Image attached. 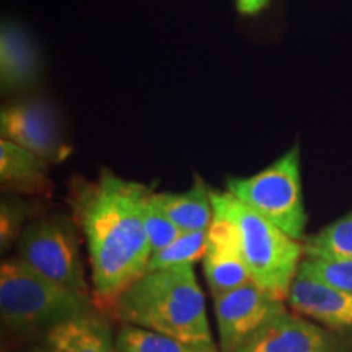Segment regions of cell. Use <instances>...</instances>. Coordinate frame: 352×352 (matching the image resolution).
Segmentation results:
<instances>
[{
  "label": "cell",
  "mask_w": 352,
  "mask_h": 352,
  "mask_svg": "<svg viewBox=\"0 0 352 352\" xmlns=\"http://www.w3.org/2000/svg\"><path fill=\"white\" fill-rule=\"evenodd\" d=\"M227 191L294 240H305L307 212L302 196L298 145H294L256 175L227 178Z\"/></svg>",
  "instance_id": "obj_5"
},
{
  "label": "cell",
  "mask_w": 352,
  "mask_h": 352,
  "mask_svg": "<svg viewBox=\"0 0 352 352\" xmlns=\"http://www.w3.org/2000/svg\"><path fill=\"white\" fill-rule=\"evenodd\" d=\"M26 217V206L20 201L3 199L2 215H0V241L2 250H7L13 241L20 239L23 232V220Z\"/></svg>",
  "instance_id": "obj_21"
},
{
  "label": "cell",
  "mask_w": 352,
  "mask_h": 352,
  "mask_svg": "<svg viewBox=\"0 0 352 352\" xmlns=\"http://www.w3.org/2000/svg\"><path fill=\"white\" fill-rule=\"evenodd\" d=\"M118 352H219L215 344H197L176 340L151 329L122 324L116 334Z\"/></svg>",
  "instance_id": "obj_16"
},
{
  "label": "cell",
  "mask_w": 352,
  "mask_h": 352,
  "mask_svg": "<svg viewBox=\"0 0 352 352\" xmlns=\"http://www.w3.org/2000/svg\"><path fill=\"white\" fill-rule=\"evenodd\" d=\"M158 208L173 220L182 232L208 230L214 219L210 189L196 176L191 189L184 192H153Z\"/></svg>",
  "instance_id": "obj_14"
},
{
  "label": "cell",
  "mask_w": 352,
  "mask_h": 352,
  "mask_svg": "<svg viewBox=\"0 0 352 352\" xmlns=\"http://www.w3.org/2000/svg\"><path fill=\"white\" fill-rule=\"evenodd\" d=\"M212 297L222 352H235L267 320L285 310L284 300L253 280Z\"/></svg>",
  "instance_id": "obj_7"
},
{
  "label": "cell",
  "mask_w": 352,
  "mask_h": 352,
  "mask_svg": "<svg viewBox=\"0 0 352 352\" xmlns=\"http://www.w3.org/2000/svg\"><path fill=\"white\" fill-rule=\"evenodd\" d=\"M302 245L307 258L352 259V212L305 236Z\"/></svg>",
  "instance_id": "obj_17"
},
{
  "label": "cell",
  "mask_w": 352,
  "mask_h": 352,
  "mask_svg": "<svg viewBox=\"0 0 352 352\" xmlns=\"http://www.w3.org/2000/svg\"><path fill=\"white\" fill-rule=\"evenodd\" d=\"M0 314L12 331L47 333L64 321L90 315L91 300L52 283L20 258H8L0 266Z\"/></svg>",
  "instance_id": "obj_4"
},
{
  "label": "cell",
  "mask_w": 352,
  "mask_h": 352,
  "mask_svg": "<svg viewBox=\"0 0 352 352\" xmlns=\"http://www.w3.org/2000/svg\"><path fill=\"white\" fill-rule=\"evenodd\" d=\"M113 310L122 324L188 342L214 344L204 294L192 264L145 272L118 296Z\"/></svg>",
  "instance_id": "obj_2"
},
{
  "label": "cell",
  "mask_w": 352,
  "mask_h": 352,
  "mask_svg": "<svg viewBox=\"0 0 352 352\" xmlns=\"http://www.w3.org/2000/svg\"><path fill=\"white\" fill-rule=\"evenodd\" d=\"M270 3V0H236V7L243 15H256Z\"/></svg>",
  "instance_id": "obj_22"
},
{
  "label": "cell",
  "mask_w": 352,
  "mask_h": 352,
  "mask_svg": "<svg viewBox=\"0 0 352 352\" xmlns=\"http://www.w3.org/2000/svg\"><path fill=\"white\" fill-rule=\"evenodd\" d=\"M289 305L302 316L334 329L352 328V294L333 289L297 272L289 292Z\"/></svg>",
  "instance_id": "obj_11"
},
{
  "label": "cell",
  "mask_w": 352,
  "mask_h": 352,
  "mask_svg": "<svg viewBox=\"0 0 352 352\" xmlns=\"http://www.w3.org/2000/svg\"><path fill=\"white\" fill-rule=\"evenodd\" d=\"M36 352H63V351L56 349L54 346H51V344H50V347H47V349H39V351H36Z\"/></svg>",
  "instance_id": "obj_23"
},
{
  "label": "cell",
  "mask_w": 352,
  "mask_h": 352,
  "mask_svg": "<svg viewBox=\"0 0 352 352\" xmlns=\"http://www.w3.org/2000/svg\"><path fill=\"white\" fill-rule=\"evenodd\" d=\"M210 199L214 212L223 214L235 226L253 283L279 300H287L302 263V241L294 240L232 192L210 189Z\"/></svg>",
  "instance_id": "obj_3"
},
{
  "label": "cell",
  "mask_w": 352,
  "mask_h": 352,
  "mask_svg": "<svg viewBox=\"0 0 352 352\" xmlns=\"http://www.w3.org/2000/svg\"><path fill=\"white\" fill-rule=\"evenodd\" d=\"M202 266L212 296L240 287L252 280L241 253L239 233L232 220L223 214L214 212L206 235Z\"/></svg>",
  "instance_id": "obj_10"
},
{
  "label": "cell",
  "mask_w": 352,
  "mask_h": 352,
  "mask_svg": "<svg viewBox=\"0 0 352 352\" xmlns=\"http://www.w3.org/2000/svg\"><path fill=\"white\" fill-rule=\"evenodd\" d=\"M235 352H341V349L327 329L284 310L267 320Z\"/></svg>",
  "instance_id": "obj_9"
},
{
  "label": "cell",
  "mask_w": 352,
  "mask_h": 352,
  "mask_svg": "<svg viewBox=\"0 0 352 352\" xmlns=\"http://www.w3.org/2000/svg\"><path fill=\"white\" fill-rule=\"evenodd\" d=\"M0 182L8 191L30 196H47L52 184L50 162L19 147L10 140H0Z\"/></svg>",
  "instance_id": "obj_13"
},
{
  "label": "cell",
  "mask_w": 352,
  "mask_h": 352,
  "mask_svg": "<svg viewBox=\"0 0 352 352\" xmlns=\"http://www.w3.org/2000/svg\"><path fill=\"white\" fill-rule=\"evenodd\" d=\"M74 222L65 215L32 220L19 239V258L52 283L88 296Z\"/></svg>",
  "instance_id": "obj_6"
},
{
  "label": "cell",
  "mask_w": 352,
  "mask_h": 352,
  "mask_svg": "<svg viewBox=\"0 0 352 352\" xmlns=\"http://www.w3.org/2000/svg\"><path fill=\"white\" fill-rule=\"evenodd\" d=\"M152 195L147 201V208H145V232H147L148 245H151L153 254L164 250L170 243H173L183 232L175 226L173 220L164 210L158 208Z\"/></svg>",
  "instance_id": "obj_20"
},
{
  "label": "cell",
  "mask_w": 352,
  "mask_h": 352,
  "mask_svg": "<svg viewBox=\"0 0 352 352\" xmlns=\"http://www.w3.org/2000/svg\"><path fill=\"white\" fill-rule=\"evenodd\" d=\"M2 139L36 153L44 160L59 162L67 155L59 118L50 103L30 100L2 109Z\"/></svg>",
  "instance_id": "obj_8"
},
{
  "label": "cell",
  "mask_w": 352,
  "mask_h": 352,
  "mask_svg": "<svg viewBox=\"0 0 352 352\" xmlns=\"http://www.w3.org/2000/svg\"><path fill=\"white\" fill-rule=\"evenodd\" d=\"M46 340L63 352H118L109 324L94 314L57 324L46 333Z\"/></svg>",
  "instance_id": "obj_15"
},
{
  "label": "cell",
  "mask_w": 352,
  "mask_h": 352,
  "mask_svg": "<svg viewBox=\"0 0 352 352\" xmlns=\"http://www.w3.org/2000/svg\"><path fill=\"white\" fill-rule=\"evenodd\" d=\"M39 54L33 39L20 26L6 23L0 33V82L2 90L20 91L38 80Z\"/></svg>",
  "instance_id": "obj_12"
},
{
  "label": "cell",
  "mask_w": 352,
  "mask_h": 352,
  "mask_svg": "<svg viewBox=\"0 0 352 352\" xmlns=\"http://www.w3.org/2000/svg\"><path fill=\"white\" fill-rule=\"evenodd\" d=\"M152 189L101 170L96 182L77 183L72 202L87 239L96 297L113 303L147 271L152 250L145 208Z\"/></svg>",
  "instance_id": "obj_1"
},
{
  "label": "cell",
  "mask_w": 352,
  "mask_h": 352,
  "mask_svg": "<svg viewBox=\"0 0 352 352\" xmlns=\"http://www.w3.org/2000/svg\"><path fill=\"white\" fill-rule=\"evenodd\" d=\"M298 272L333 289L352 294V259L305 258Z\"/></svg>",
  "instance_id": "obj_19"
},
{
  "label": "cell",
  "mask_w": 352,
  "mask_h": 352,
  "mask_svg": "<svg viewBox=\"0 0 352 352\" xmlns=\"http://www.w3.org/2000/svg\"><path fill=\"white\" fill-rule=\"evenodd\" d=\"M206 235H208V230L183 232L173 243L152 254L145 272L183 266V264H195L197 259L204 256Z\"/></svg>",
  "instance_id": "obj_18"
}]
</instances>
